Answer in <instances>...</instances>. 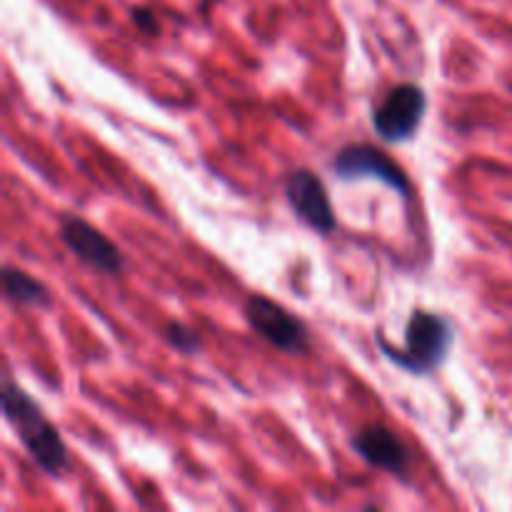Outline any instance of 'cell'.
Returning <instances> with one entry per match:
<instances>
[{
  "label": "cell",
  "instance_id": "cell-1",
  "mask_svg": "<svg viewBox=\"0 0 512 512\" xmlns=\"http://www.w3.org/2000/svg\"><path fill=\"white\" fill-rule=\"evenodd\" d=\"M3 415L13 425L25 453L33 458V463L45 475L58 478V475L65 473V468H68V448H65L58 428L50 423L43 408L10 378H5L3 385Z\"/></svg>",
  "mask_w": 512,
  "mask_h": 512
},
{
  "label": "cell",
  "instance_id": "cell-2",
  "mask_svg": "<svg viewBox=\"0 0 512 512\" xmlns=\"http://www.w3.org/2000/svg\"><path fill=\"white\" fill-rule=\"evenodd\" d=\"M455 343V328L445 315L415 310L405 328V345L393 348L385 338H378L380 350L398 368L410 375H430L445 363L450 348Z\"/></svg>",
  "mask_w": 512,
  "mask_h": 512
},
{
  "label": "cell",
  "instance_id": "cell-3",
  "mask_svg": "<svg viewBox=\"0 0 512 512\" xmlns=\"http://www.w3.org/2000/svg\"><path fill=\"white\" fill-rule=\"evenodd\" d=\"M245 318H248L250 328L260 338L268 340L273 348L288 355L308 353L310 333L305 323L275 300L265 298V295H250L245 303Z\"/></svg>",
  "mask_w": 512,
  "mask_h": 512
},
{
  "label": "cell",
  "instance_id": "cell-4",
  "mask_svg": "<svg viewBox=\"0 0 512 512\" xmlns=\"http://www.w3.org/2000/svg\"><path fill=\"white\" fill-rule=\"evenodd\" d=\"M428 108V95L420 85H395L373 113V128L388 143L413 140Z\"/></svg>",
  "mask_w": 512,
  "mask_h": 512
},
{
  "label": "cell",
  "instance_id": "cell-5",
  "mask_svg": "<svg viewBox=\"0 0 512 512\" xmlns=\"http://www.w3.org/2000/svg\"><path fill=\"white\" fill-rule=\"evenodd\" d=\"M333 173L340 180H380L395 193L410 195V180L390 155L380 153L373 145H348L333 160Z\"/></svg>",
  "mask_w": 512,
  "mask_h": 512
},
{
  "label": "cell",
  "instance_id": "cell-6",
  "mask_svg": "<svg viewBox=\"0 0 512 512\" xmlns=\"http://www.w3.org/2000/svg\"><path fill=\"white\" fill-rule=\"evenodd\" d=\"M60 240L65 248L80 260V263L90 265L93 270L105 275H118L123 270V253L115 248L113 240L108 235L100 233L95 225L88 220L75 218V215H65L60 220Z\"/></svg>",
  "mask_w": 512,
  "mask_h": 512
},
{
  "label": "cell",
  "instance_id": "cell-7",
  "mask_svg": "<svg viewBox=\"0 0 512 512\" xmlns=\"http://www.w3.org/2000/svg\"><path fill=\"white\" fill-rule=\"evenodd\" d=\"M285 198H288L295 215L308 228H313L315 233L330 235L335 230V225H338L328 190H325L323 180L313 170H293L285 178Z\"/></svg>",
  "mask_w": 512,
  "mask_h": 512
},
{
  "label": "cell",
  "instance_id": "cell-8",
  "mask_svg": "<svg viewBox=\"0 0 512 512\" xmlns=\"http://www.w3.org/2000/svg\"><path fill=\"white\" fill-rule=\"evenodd\" d=\"M353 450L373 468L385 470L395 475L403 483L410 478V453L403 440L395 433H390L385 425H368L360 433H355Z\"/></svg>",
  "mask_w": 512,
  "mask_h": 512
},
{
  "label": "cell",
  "instance_id": "cell-9",
  "mask_svg": "<svg viewBox=\"0 0 512 512\" xmlns=\"http://www.w3.org/2000/svg\"><path fill=\"white\" fill-rule=\"evenodd\" d=\"M3 290L5 298L13 300L15 305H25V308H50L53 303L48 285L13 265L3 268Z\"/></svg>",
  "mask_w": 512,
  "mask_h": 512
},
{
  "label": "cell",
  "instance_id": "cell-10",
  "mask_svg": "<svg viewBox=\"0 0 512 512\" xmlns=\"http://www.w3.org/2000/svg\"><path fill=\"white\" fill-rule=\"evenodd\" d=\"M165 340H168L170 348H175L178 353L183 355H195L200 350V335L195 333L193 328H188L180 320H170L168 325L163 328Z\"/></svg>",
  "mask_w": 512,
  "mask_h": 512
},
{
  "label": "cell",
  "instance_id": "cell-11",
  "mask_svg": "<svg viewBox=\"0 0 512 512\" xmlns=\"http://www.w3.org/2000/svg\"><path fill=\"white\" fill-rule=\"evenodd\" d=\"M130 18H133V23L138 25L140 33H145V35H158V20H155V15L150 13L148 8H133V13H130Z\"/></svg>",
  "mask_w": 512,
  "mask_h": 512
}]
</instances>
